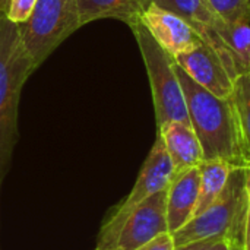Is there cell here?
<instances>
[{"label":"cell","mask_w":250,"mask_h":250,"mask_svg":"<svg viewBox=\"0 0 250 250\" xmlns=\"http://www.w3.org/2000/svg\"><path fill=\"white\" fill-rule=\"evenodd\" d=\"M176 72L183 88L190 125L202 146L204 160H224L236 167L248 166L249 158L233 98L217 97L199 86L177 64Z\"/></svg>","instance_id":"cell-1"},{"label":"cell","mask_w":250,"mask_h":250,"mask_svg":"<svg viewBox=\"0 0 250 250\" xmlns=\"http://www.w3.org/2000/svg\"><path fill=\"white\" fill-rule=\"evenodd\" d=\"M34 70L18 26L0 13V188L18 141L21 91Z\"/></svg>","instance_id":"cell-2"},{"label":"cell","mask_w":250,"mask_h":250,"mask_svg":"<svg viewBox=\"0 0 250 250\" xmlns=\"http://www.w3.org/2000/svg\"><path fill=\"white\" fill-rule=\"evenodd\" d=\"M246 230V186L245 167H234L224 192L204 212L173 233L174 245L183 246L209 237H226L245 250Z\"/></svg>","instance_id":"cell-3"},{"label":"cell","mask_w":250,"mask_h":250,"mask_svg":"<svg viewBox=\"0 0 250 250\" xmlns=\"http://www.w3.org/2000/svg\"><path fill=\"white\" fill-rule=\"evenodd\" d=\"M130 29L136 38L148 73L157 127L168 122H182L190 125L174 59L163 50V47L152 38L141 21L132 25Z\"/></svg>","instance_id":"cell-4"},{"label":"cell","mask_w":250,"mask_h":250,"mask_svg":"<svg viewBox=\"0 0 250 250\" xmlns=\"http://www.w3.org/2000/svg\"><path fill=\"white\" fill-rule=\"evenodd\" d=\"M16 26L22 44L37 69L82 25L76 0H37L29 19Z\"/></svg>","instance_id":"cell-5"},{"label":"cell","mask_w":250,"mask_h":250,"mask_svg":"<svg viewBox=\"0 0 250 250\" xmlns=\"http://www.w3.org/2000/svg\"><path fill=\"white\" fill-rule=\"evenodd\" d=\"M176 171L170 155L163 144V139L157 135V139L142 164V168L136 177V182L126 196V199L108 215V218L101 226V230L97 237V249H116L117 237L123 223L127 215L136 208L141 202L149 196L167 190Z\"/></svg>","instance_id":"cell-6"},{"label":"cell","mask_w":250,"mask_h":250,"mask_svg":"<svg viewBox=\"0 0 250 250\" xmlns=\"http://www.w3.org/2000/svg\"><path fill=\"white\" fill-rule=\"evenodd\" d=\"M154 3L182 16L198 32L201 40L217 53L230 75L234 79L237 78L233 57L226 42L229 28L215 15L208 0H154Z\"/></svg>","instance_id":"cell-7"},{"label":"cell","mask_w":250,"mask_h":250,"mask_svg":"<svg viewBox=\"0 0 250 250\" xmlns=\"http://www.w3.org/2000/svg\"><path fill=\"white\" fill-rule=\"evenodd\" d=\"M166 231H168L167 190H161L132 209L120 229L116 249H139Z\"/></svg>","instance_id":"cell-8"},{"label":"cell","mask_w":250,"mask_h":250,"mask_svg":"<svg viewBox=\"0 0 250 250\" xmlns=\"http://www.w3.org/2000/svg\"><path fill=\"white\" fill-rule=\"evenodd\" d=\"M141 22L173 59L195 50L204 42L198 32L182 16L155 3H151L142 13Z\"/></svg>","instance_id":"cell-9"},{"label":"cell","mask_w":250,"mask_h":250,"mask_svg":"<svg viewBox=\"0 0 250 250\" xmlns=\"http://www.w3.org/2000/svg\"><path fill=\"white\" fill-rule=\"evenodd\" d=\"M174 62L199 86L221 98L231 97L234 78L230 75L217 53L205 42L199 44L192 51L177 56Z\"/></svg>","instance_id":"cell-10"},{"label":"cell","mask_w":250,"mask_h":250,"mask_svg":"<svg viewBox=\"0 0 250 250\" xmlns=\"http://www.w3.org/2000/svg\"><path fill=\"white\" fill-rule=\"evenodd\" d=\"M199 198L198 167L174 174L167 188V223L173 234L186 226L193 217Z\"/></svg>","instance_id":"cell-11"},{"label":"cell","mask_w":250,"mask_h":250,"mask_svg":"<svg viewBox=\"0 0 250 250\" xmlns=\"http://www.w3.org/2000/svg\"><path fill=\"white\" fill-rule=\"evenodd\" d=\"M157 135L163 139L176 174L198 167L204 161L201 142L190 125L168 122L158 127Z\"/></svg>","instance_id":"cell-12"},{"label":"cell","mask_w":250,"mask_h":250,"mask_svg":"<svg viewBox=\"0 0 250 250\" xmlns=\"http://www.w3.org/2000/svg\"><path fill=\"white\" fill-rule=\"evenodd\" d=\"M76 3L82 26L92 21L114 18L130 28L141 21L142 13L154 0H76Z\"/></svg>","instance_id":"cell-13"},{"label":"cell","mask_w":250,"mask_h":250,"mask_svg":"<svg viewBox=\"0 0 250 250\" xmlns=\"http://www.w3.org/2000/svg\"><path fill=\"white\" fill-rule=\"evenodd\" d=\"M236 166L224 160H204L199 166V198L195 217L212 205L224 192L229 177Z\"/></svg>","instance_id":"cell-14"},{"label":"cell","mask_w":250,"mask_h":250,"mask_svg":"<svg viewBox=\"0 0 250 250\" xmlns=\"http://www.w3.org/2000/svg\"><path fill=\"white\" fill-rule=\"evenodd\" d=\"M226 42L230 48L237 76L250 70V22L227 26Z\"/></svg>","instance_id":"cell-15"},{"label":"cell","mask_w":250,"mask_h":250,"mask_svg":"<svg viewBox=\"0 0 250 250\" xmlns=\"http://www.w3.org/2000/svg\"><path fill=\"white\" fill-rule=\"evenodd\" d=\"M231 98L239 117L242 136L250 163V70L234 79Z\"/></svg>","instance_id":"cell-16"},{"label":"cell","mask_w":250,"mask_h":250,"mask_svg":"<svg viewBox=\"0 0 250 250\" xmlns=\"http://www.w3.org/2000/svg\"><path fill=\"white\" fill-rule=\"evenodd\" d=\"M215 15L226 23L234 26L250 22V0H208Z\"/></svg>","instance_id":"cell-17"},{"label":"cell","mask_w":250,"mask_h":250,"mask_svg":"<svg viewBox=\"0 0 250 250\" xmlns=\"http://www.w3.org/2000/svg\"><path fill=\"white\" fill-rule=\"evenodd\" d=\"M37 0H10L4 16L15 25L26 22L35 7Z\"/></svg>","instance_id":"cell-18"},{"label":"cell","mask_w":250,"mask_h":250,"mask_svg":"<svg viewBox=\"0 0 250 250\" xmlns=\"http://www.w3.org/2000/svg\"><path fill=\"white\" fill-rule=\"evenodd\" d=\"M174 250H240L226 237H209L177 246Z\"/></svg>","instance_id":"cell-19"},{"label":"cell","mask_w":250,"mask_h":250,"mask_svg":"<svg viewBox=\"0 0 250 250\" xmlns=\"http://www.w3.org/2000/svg\"><path fill=\"white\" fill-rule=\"evenodd\" d=\"M176 245H174V239L173 234L170 231L161 233L157 237H154L152 240H149L148 243H145L144 246H141L136 250H174Z\"/></svg>","instance_id":"cell-20"},{"label":"cell","mask_w":250,"mask_h":250,"mask_svg":"<svg viewBox=\"0 0 250 250\" xmlns=\"http://www.w3.org/2000/svg\"><path fill=\"white\" fill-rule=\"evenodd\" d=\"M245 186H246V230L245 250H250V163L245 166Z\"/></svg>","instance_id":"cell-21"},{"label":"cell","mask_w":250,"mask_h":250,"mask_svg":"<svg viewBox=\"0 0 250 250\" xmlns=\"http://www.w3.org/2000/svg\"><path fill=\"white\" fill-rule=\"evenodd\" d=\"M10 0H0V13H6Z\"/></svg>","instance_id":"cell-22"},{"label":"cell","mask_w":250,"mask_h":250,"mask_svg":"<svg viewBox=\"0 0 250 250\" xmlns=\"http://www.w3.org/2000/svg\"><path fill=\"white\" fill-rule=\"evenodd\" d=\"M94 250H119V249H97V248H95Z\"/></svg>","instance_id":"cell-23"}]
</instances>
